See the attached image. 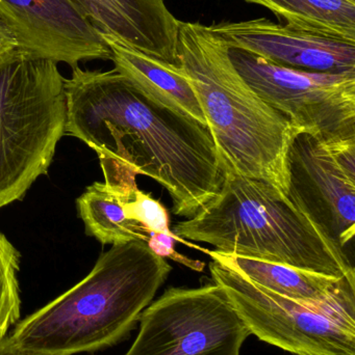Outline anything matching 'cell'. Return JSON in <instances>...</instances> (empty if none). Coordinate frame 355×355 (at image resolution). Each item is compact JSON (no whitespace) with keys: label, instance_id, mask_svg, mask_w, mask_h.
Returning a JSON list of instances; mask_svg holds the SVG:
<instances>
[{"label":"cell","instance_id":"1","mask_svg":"<svg viewBox=\"0 0 355 355\" xmlns=\"http://www.w3.org/2000/svg\"><path fill=\"white\" fill-rule=\"evenodd\" d=\"M65 92V135L97 153L104 183L133 190L138 175L151 178L187 219L220 191L225 166L208 126L150 101L115 69L75 67Z\"/></svg>","mask_w":355,"mask_h":355},{"label":"cell","instance_id":"2","mask_svg":"<svg viewBox=\"0 0 355 355\" xmlns=\"http://www.w3.org/2000/svg\"><path fill=\"white\" fill-rule=\"evenodd\" d=\"M172 271L145 241L114 244L79 284L18 323V347L73 355L110 347L139 322Z\"/></svg>","mask_w":355,"mask_h":355},{"label":"cell","instance_id":"3","mask_svg":"<svg viewBox=\"0 0 355 355\" xmlns=\"http://www.w3.org/2000/svg\"><path fill=\"white\" fill-rule=\"evenodd\" d=\"M177 66L195 92L225 168L287 194V155L296 132L238 72L210 26L179 20Z\"/></svg>","mask_w":355,"mask_h":355},{"label":"cell","instance_id":"4","mask_svg":"<svg viewBox=\"0 0 355 355\" xmlns=\"http://www.w3.org/2000/svg\"><path fill=\"white\" fill-rule=\"evenodd\" d=\"M183 239L302 270L355 279L354 263L287 196L270 184L225 168L220 191L201 210L175 223Z\"/></svg>","mask_w":355,"mask_h":355},{"label":"cell","instance_id":"5","mask_svg":"<svg viewBox=\"0 0 355 355\" xmlns=\"http://www.w3.org/2000/svg\"><path fill=\"white\" fill-rule=\"evenodd\" d=\"M58 64L20 53L0 64V209L45 175L65 135L67 99Z\"/></svg>","mask_w":355,"mask_h":355},{"label":"cell","instance_id":"6","mask_svg":"<svg viewBox=\"0 0 355 355\" xmlns=\"http://www.w3.org/2000/svg\"><path fill=\"white\" fill-rule=\"evenodd\" d=\"M213 282L224 290L250 335L296 355H355V304L310 306L277 295L213 261Z\"/></svg>","mask_w":355,"mask_h":355},{"label":"cell","instance_id":"7","mask_svg":"<svg viewBox=\"0 0 355 355\" xmlns=\"http://www.w3.org/2000/svg\"><path fill=\"white\" fill-rule=\"evenodd\" d=\"M229 56L246 83L297 132L327 146L355 141V73L288 68L233 48Z\"/></svg>","mask_w":355,"mask_h":355},{"label":"cell","instance_id":"8","mask_svg":"<svg viewBox=\"0 0 355 355\" xmlns=\"http://www.w3.org/2000/svg\"><path fill=\"white\" fill-rule=\"evenodd\" d=\"M140 331L124 355H241L250 336L217 285L169 288L142 312Z\"/></svg>","mask_w":355,"mask_h":355},{"label":"cell","instance_id":"9","mask_svg":"<svg viewBox=\"0 0 355 355\" xmlns=\"http://www.w3.org/2000/svg\"><path fill=\"white\" fill-rule=\"evenodd\" d=\"M287 168L286 196L347 252L355 235V141L327 146L296 131Z\"/></svg>","mask_w":355,"mask_h":355},{"label":"cell","instance_id":"10","mask_svg":"<svg viewBox=\"0 0 355 355\" xmlns=\"http://www.w3.org/2000/svg\"><path fill=\"white\" fill-rule=\"evenodd\" d=\"M0 18L20 51L71 68L90 60H110L101 33L70 0H0Z\"/></svg>","mask_w":355,"mask_h":355},{"label":"cell","instance_id":"11","mask_svg":"<svg viewBox=\"0 0 355 355\" xmlns=\"http://www.w3.org/2000/svg\"><path fill=\"white\" fill-rule=\"evenodd\" d=\"M229 48L288 68L355 73V44L290 28L267 18L210 25Z\"/></svg>","mask_w":355,"mask_h":355},{"label":"cell","instance_id":"12","mask_svg":"<svg viewBox=\"0 0 355 355\" xmlns=\"http://www.w3.org/2000/svg\"><path fill=\"white\" fill-rule=\"evenodd\" d=\"M87 20L104 35L177 64L179 20L165 0H70Z\"/></svg>","mask_w":355,"mask_h":355},{"label":"cell","instance_id":"13","mask_svg":"<svg viewBox=\"0 0 355 355\" xmlns=\"http://www.w3.org/2000/svg\"><path fill=\"white\" fill-rule=\"evenodd\" d=\"M213 261L277 295L310 306L355 304V279L327 277L287 265L206 250Z\"/></svg>","mask_w":355,"mask_h":355},{"label":"cell","instance_id":"14","mask_svg":"<svg viewBox=\"0 0 355 355\" xmlns=\"http://www.w3.org/2000/svg\"><path fill=\"white\" fill-rule=\"evenodd\" d=\"M101 35L112 52L110 60L114 62L115 70L146 98L208 126L195 92L177 64L148 55L114 35Z\"/></svg>","mask_w":355,"mask_h":355},{"label":"cell","instance_id":"15","mask_svg":"<svg viewBox=\"0 0 355 355\" xmlns=\"http://www.w3.org/2000/svg\"><path fill=\"white\" fill-rule=\"evenodd\" d=\"M133 190L100 182L89 186L76 200L79 216L85 225V234L104 245L135 240L147 241L148 232L126 216L123 206Z\"/></svg>","mask_w":355,"mask_h":355},{"label":"cell","instance_id":"16","mask_svg":"<svg viewBox=\"0 0 355 355\" xmlns=\"http://www.w3.org/2000/svg\"><path fill=\"white\" fill-rule=\"evenodd\" d=\"M271 10L296 31L355 44V0H244Z\"/></svg>","mask_w":355,"mask_h":355},{"label":"cell","instance_id":"17","mask_svg":"<svg viewBox=\"0 0 355 355\" xmlns=\"http://www.w3.org/2000/svg\"><path fill=\"white\" fill-rule=\"evenodd\" d=\"M19 267L20 252L0 232V340L20 318Z\"/></svg>","mask_w":355,"mask_h":355},{"label":"cell","instance_id":"18","mask_svg":"<svg viewBox=\"0 0 355 355\" xmlns=\"http://www.w3.org/2000/svg\"><path fill=\"white\" fill-rule=\"evenodd\" d=\"M123 206H124L126 216L131 220L140 223L148 233L154 232V233L164 234V235L176 238L177 241L190 248H196L204 252L208 250L206 248L193 245L183 238L175 235L170 230V217L167 209L158 200L152 198L150 194L142 191L139 188L133 190Z\"/></svg>","mask_w":355,"mask_h":355},{"label":"cell","instance_id":"19","mask_svg":"<svg viewBox=\"0 0 355 355\" xmlns=\"http://www.w3.org/2000/svg\"><path fill=\"white\" fill-rule=\"evenodd\" d=\"M176 241V238L171 237V236L149 232L146 243H147L148 248L151 250V252L158 254L160 258L171 259L174 262L179 263V264L183 265V266L188 267L192 270L202 272L204 267H206V263L188 258L187 256H183V254L177 252V250H175V242Z\"/></svg>","mask_w":355,"mask_h":355},{"label":"cell","instance_id":"20","mask_svg":"<svg viewBox=\"0 0 355 355\" xmlns=\"http://www.w3.org/2000/svg\"><path fill=\"white\" fill-rule=\"evenodd\" d=\"M20 53L22 52L20 51L16 37L0 18V64L16 58Z\"/></svg>","mask_w":355,"mask_h":355},{"label":"cell","instance_id":"21","mask_svg":"<svg viewBox=\"0 0 355 355\" xmlns=\"http://www.w3.org/2000/svg\"><path fill=\"white\" fill-rule=\"evenodd\" d=\"M0 355H48L28 352L18 347L10 337H4L0 340Z\"/></svg>","mask_w":355,"mask_h":355}]
</instances>
